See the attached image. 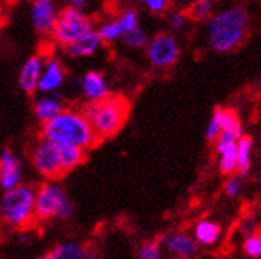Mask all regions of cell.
<instances>
[{"instance_id":"obj_1","label":"cell","mask_w":261,"mask_h":259,"mask_svg":"<svg viewBox=\"0 0 261 259\" xmlns=\"http://www.w3.org/2000/svg\"><path fill=\"white\" fill-rule=\"evenodd\" d=\"M249 27L250 13L241 5L214 13V16L207 21V46L218 54L231 53L245 40Z\"/></svg>"},{"instance_id":"obj_2","label":"cell","mask_w":261,"mask_h":259,"mask_svg":"<svg viewBox=\"0 0 261 259\" xmlns=\"http://www.w3.org/2000/svg\"><path fill=\"white\" fill-rule=\"evenodd\" d=\"M42 137L55 141L56 145H76L91 150L99 143L93 124L85 116L82 108L65 107L58 116L42 124Z\"/></svg>"},{"instance_id":"obj_3","label":"cell","mask_w":261,"mask_h":259,"mask_svg":"<svg viewBox=\"0 0 261 259\" xmlns=\"http://www.w3.org/2000/svg\"><path fill=\"white\" fill-rule=\"evenodd\" d=\"M82 111L93 124L100 141L116 135L124 127L129 118L130 103L124 96L110 94L100 102H86Z\"/></svg>"},{"instance_id":"obj_4","label":"cell","mask_w":261,"mask_h":259,"mask_svg":"<svg viewBox=\"0 0 261 259\" xmlns=\"http://www.w3.org/2000/svg\"><path fill=\"white\" fill-rule=\"evenodd\" d=\"M0 219L11 229L22 231L35 223V188L18 185L0 197Z\"/></svg>"},{"instance_id":"obj_5","label":"cell","mask_w":261,"mask_h":259,"mask_svg":"<svg viewBox=\"0 0 261 259\" xmlns=\"http://www.w3.org/2000/svg\"><path fill=\"white\" fill-rule=\"evenodd\" d=\"M73 212L72 200L56 180H48L35 188V221L48 223L53 219H67Z\"/></svg>"},{"instance_id":"obj_6","label":"cell","mask_w":261,"mask_h":259,"mask_svg":"<svg viewBox=\"0 0 261 259\" xmlns=\"http://www.w3.org/2000/svg\"><path fill=\"white\" fill-rule=\"evenodd\" d=\"M94 27V19L86 10L65 5L59 10L56 24L49 34V40L59 48H65Z\"/></svg>"},{"instance_id":"obj_7","label":"cell","mask_w":261,"mask_h":259,"mask_svg":"<svg viewBox=\"0 0 261 259\" xmlns=\"http://www.w3.org/2000/svg\"><path fill=\"white\" fill-rule=\"evenodd\" d=\"M31 162L35 172L46 180H59L64 177V170L59 158V147L55 141L40 138L31 151Z\"/></svg>"},{"instance_id":"obj_8","label":"cell","mask_w":261,"mask_h":259,"mask_svg":"<svg viewBox=\"0 0 261 259\" xmlns=\"http://www.w3.org/2000/svg\"><path fill=\"white\" fill-rule=\"evenodd\" d=\"M147 59L154 69H169L175 66L180 57V45L174 34L161 32L150 38L147 46Z\"/></svg>"},{"instance_id":"obj_9","label":"cell","mask_w":261,"mask_h":259,"mask_svg":"<svg viewBox=\"0 0 261 259\" xmlns=\"http://www.w3.org/2000/svg\"><path fill=\"white\" fill-rule=\"evenodd\" d=\"M59 10L61 8L58 7L56 0H32L31 21L38 35L49 38V34L56 24Z\"/></svg>"},{"instance_id":"obj_10","label":"cell","mask_w":261,"mask_h":259,"mask_svg":"<svg viewBox=\"0 0 261 259\" xmlns=\"http://www.w3.org/2000/svg\"><path fill=\"white\" fill-rule=\"evenodd\" d=\"M24 164L18 154L7 148L0 153V189L7 191L22 183Z\"/></svg>"},{"instance_id":"obj_11","label":"cell","mask_w":261,"mask_h":259,"mask_svg":"<svg viewBox=\"0 0 261 259\" xmlns=\"http://www.w3.org/2000/svg\"><path fill=\"white\" fill-rule=\"evenodd\" d=\"M65 76L67 72L62 62L53 54H46L38 81V93H58L65 81Z\"/></svg>"},{"instance_id":"obj_12","label":"cell","mask_w":261,"mask_h":259,"mask_svg":"<svg viewBox=\"0 0 261 259\" xmlns=\"http://www.w3.org/2000/svg\"><path fill=\"white\" fill-rule=\"evenodd\" d=\"M160 242L163 243L164 251L180 259H191L199 251L198 242L185 232H172V234L163 236L160 237Z\"/></svg>"},{"instance_id":"obj_13","label":"cell","mask_w":261,"mask_h":259,"mask_svg":"<svg viewBox=\"0 0 261 259\" xmlns=\"http://www.w3.org/2000/svg\"><path fill=\"white\" fill-rule=\"evenodd\" d=\"M80 91L86 102H100L112 94L106 75L99 70H89L82 76Z\"/></svg>"},{"instance_id":"obj_14","label":"cell","mask_w":261,"mask_h":259,"mask_svg":"<svg viewBox=\"0 0 261 259\" xmlns=\"http://www.w3.org/2000/svg\"><path fill=\"white\" fill-rule=\"evenodd\" d=\"M106 45L102 40V37L99 35L97 29H91L89 32H86L85 35H82L80 38H76L75 42H72L70 45H67L64 48V51L67 53V56L73 57V59H80V57H91L97 54L100 48Z\"/></svg>"},{"instance_id":"obj_15","label":"cell","mask_w":261,"mask_h":259,"mask_svg":"<svg viewBox=\"0 0 261 259\" xmlns=\"http://www.w3.org/2000/svg\"><path fill=\"white\" fill-rule=\"evenodd\" d=\"M43 62H45L43 54H35V56H31L22 64V67L19 70L18 83L25 94L32 96V94L38 93V81H40Z\"/></svg>"},{"instance_id":"obj_16","label":"cell","mask_w":261,"mask_h":259,"mask_svg":"<svg viewBox=\"0 0 261 259\" xmlns=\"http://www.w3.org/2000/svg\"><path fill=\"white\" fill-rule=\"evenodd\" d=\"M64 108L65 105L59 96V91L58 93H42V96L37 97L34 102V114L42 124L53 120Z\"/></svg>"},{"instance_id":"obj_17","label":"cell","mask_w":261,"mask_h":259,"mask_svg":"<svg viewBox=\"0 0 261 259\" xmlns=\"http://www.w3.org/2000/svg\"><path fill=\"white\" fill-rule=\"evenodd\" d=\"M45 257L46 259H93L97 257V253L85 243L65 242L51 248Z\"/></svg>"},{"instance_id":"obj_18","label":"cell","mask_w":261,"mask_h":259,"mask_svg":"<svg viewBox=\"0 0 261 259\" xmlns=\"http://www.w3.org/2000/svg\"><path fill=\"white\" fill-rule=\"evenodd\" d=\"M193 237L198 242L199 247H212L221 239V227L212 219H201V221L194 224Z\"/></svg>"},{"instance_id":"obj_19","label":"cell","mask_w":261,"mask_h":259,"mask_svg":"<svg viewBox=\"0 0 261 259\" xmlns=\"http://www.w3.org/2000/svg\"><path fill=\"white\" fill-rule=\"evenodd\" d=\"M58 147H59V158H61V165H62L64 174L75 170L76 167H80L85 162L88 150L76 147V145H69V143L58 145Z\"/></svg>"},{"instance_id":"obj_20","label":"cell","mask_w":261,"mask_h":259,"mask_svg":"<svg viewBox=\"0 0 261 259\" xmlns=\"http://www.w3.org/2000/svg\"><path fill=\"white\" fill-rule=\"evenodd\" d=\"M218 154V169L223 175H231L236 172L238 164V141L215 148Z\"/></svg>"},{"instance_id":"obj_21","label":"cell","mask_w":261,"mask_h":259,"mask_svg":"<svg viewBox=\"0 0 261 259\" xmlns=\"http://www.w3.org/2000/svg\"><path fill=\"white\" fill-rule=\"evenodd\" d=\"M252 154H253V140L247 135H241L238 140V164L236 172L245 177L252 169Z\"/></svg>"},{"instance_id":"obj_22","label":"cell","mask_w":261,"mask_h":259,"mask_svg":"<svg viewBox=\"0 0 261 259\" xmlns=\"http://www.w3.org/2000/svg\"><path fill=\"white\" fill-rule=\"evenodd\" d=\"M97 32L102 37L103 43H115L121 40V37L124 34V29L121 22L118 21V18H113V19H107V21H102L97 25Z\"/></svg>"},{"instance_id":"obj_23","label":"cell","mask_w":261,"mask_h":259,"mask_svg":"<svg viewBox=\"0 0 261 259\" xmlns=\"http://www.w3.org/2000/svg\"><path fill=\"white\" fill-rule=\"evenodd\" d=\"M215 13V4L214 0H194L191 5V11L190 15L193 19L205 22L208 21Z\"/></svg>"},{"instance_id":"obj_24","label":"cell","mask_w":261,"mask_h":259,"mask_svg":"<svg viewBox=\"0 0 261 259\" xmlns=\"http://www.w3.org/2000/svg\"><path fill=\"white\" fill-rule=\"evenodd\" d=\"M148 40H150V38H148L147 32L143 31L140 25H137V27L130 29L127 32H124L123 37H121V42L126 46L133 48V49H142V48H145L147 43H148Z\"/></svg>"},{"instance_id":"obj_25","label":"cell","mask_w":261,"mask_h":259,"mask_svg":"<svg viewBox=\"0 0 261 259\" xmlns=\"http://www.w3.org/2000/svg\"><path fill=\"white\" fill-rule=\"evenodd\" d=\"M163 256H164V248L160 239L143 242L137 250L139 259H161Z\"/></svg>"},{"instance_id":"obj_26","label":"cell","mask_w":261,"mask_h":259,"mask_svg":"<svg viewBox=\"0 0 261 259\" xmlns=\"http://www.w3.org/2000/svg\"><path fill=\"white\" fill-rule=\"evenodd\" d=\"M242 248H244L245 256L253 257V259L261 257V231H256V232L253 231L252 234L245 236Z\"/></svg>"},{"instance_id":"obj_27","label":"cell","mask_w":261,"mask_h":259,"mask_svg":"<svg viewBox=\"0 0 261 259\" xmlns=\"http://www.w3.org/2000/svg\"><path fill=\"white\" fill-rule=\"evenodd\" d=\"M221 132V120H220V111L218 108L214 110L211 120H208L207 123V127H205V138L208 141H215L217 137L220 135Z\"/></svg>"},{"instance_id":"obj_28","label":"cell","mask_w":261,"mask_h":259,"mask_svg":"<svg viewBox=\"0 0 261 259\" xmlns=\"http://www.w3.org/2000/svg\"><path fill=\"white\" fill-rule=\"evenodd\" d=\"M244 191V180H242V175H232L226 180L225 183V194L229 197H239Z\"/></svg>"},{"instance_id":"obj_29","label":"cell","mask_w":261,"mask_h":259,"mask_svg":"<svg viewBox=\"0 0 261 259\" xmlns=\"http://www.w3.org/2000/svg\"><path fill=\"white\" fill-rule=\"evenodd\" d=\"M116 18H118V21L121 22L124 32H127V31H130V29L137 27V25H140L137 11H136V10H133V8H127V10L121 11L120 15L116 16Z\"/></svg>"},{"instance_id":"obj_30","label":"cell","mask_w":261,"mask_h":259,"mask_svg":"<svg viewBox=\"0 0 261 259\" xmlns=\"http://www.w3.org/2000/svg\"><path fill=\"white\" fill-rule=\"evenodd\" d=\"M167 24H169V29L172 32H180L187 27L188 24V16L185 11H172L171 15L167 18Z\"/></svg>"},{"instance_id":"obj_31","label":"cell","mask_w":261,"mask_h":259,"mask_svg":"<svg viewBox=\"0 0 261 259\" xmlns=\"http://www.w3.org/2000/svg\"><path fill=\"white\" fill-rule=\"evenodd\" d=\"M137 2L154 15H163L169 8V0H137Z\"/></svg>"},{"instance_id":"obj_32","label":"cell","mask_w":261,"mask_h":259,"mask_svg":"<svg viewBox=\"0 0 261 259\" xmlns=\"http://www.w3.org/2000/svg\"><path fill=\"white\" fill-rule=\"evenodd\" d=\"M253 226H255V216H247L244 221L241 223V232L244 236H249V234H252V232L255 231L253 229Z\"/></svg>"},{"instance_id":"obj_33","label":"cell","mask_w":261,"mask_h":259,"mask_svg":"<svg viewBox=\"0 0 261 259\" xmlns=\"http://www.w3.org/2000/svg\"><path fill=\"white\" fill-rule=\"evenodd\" d=\"M64 2H65V5H69V7L86 10V8H89L91 4H93V0H64Z\"/></svg>"},{"instance_id":"obj_34","label":"cell","mask_w":261,"mask_h":259,"mask_svg":"<svg viewBox=\"0 0 261 259\" xmlns=\"http://www.w3.org/2000/svg\"><path fill=\"white\" fill-rule=\"evenodd\" d=\"M180 2H184V4H193L194 0H180Z\"/></svg>"},{"instance_id":"obj_35","label":"cell","mask_w":261,"mask_h":259,"mask_svg":"<svg viewBox=\"0 0 261 259\" xmlns=\"http://www.w3.org/2000/svg\"><path fill=\"white\" fill-rule=\"evenodd\" d=\"M259 183H261V175H259Z\"/></svg>"}]
</instances>
